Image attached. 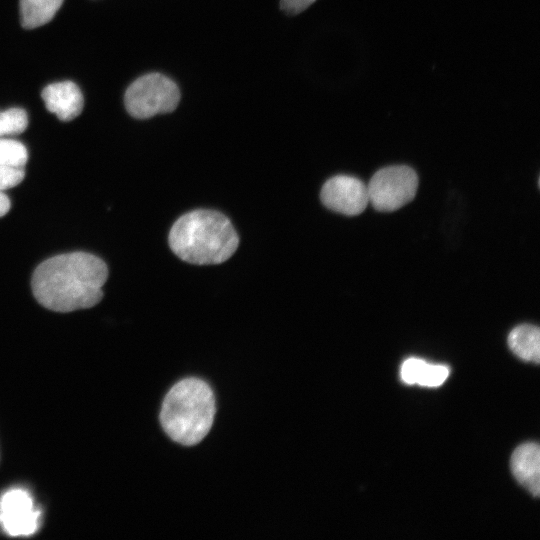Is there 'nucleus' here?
<instances>
[{
    "label": "nucleus",
    "instance_id": "nucleus-1",
    "mask_svg": "<svg viewBox=\"0 0 540 540\" xmlns=\"http://www.w3.org/2000/svg\"><path fill=\"white\" fill-rule=\"evenodd\" d=\"M108 277L106 263L85 252L51 257L34 271L31 287L36 300L55 312L93 307L103 297Z\"/></svg>",
    "mask_w": 540,
    "mask_h": 540
},
{
    "label": "nucleus",
    "instance_id": "nucleus-2",
    "mask_svg": "<svg viewBox=\"0 0 540 540\" xmlns=\"http://www.w3.org/2000/svg\"><path fill=\"white\" fill-rule=\"evenodd\" d=\"M168 243L181 260L195 265H215L228 260L237 250L239 237L222 213L198 209L178 218Z\"/></svg>",
    "mask_w": 540,
    "mask_h": 540
},
{
    "label": "nucleus",
    "instance_id": "nucleus-3",
    "mask_svg": "<svg viewBox=\"0 0 540 540\" xmlns=\"http://www.w3.org/2000/svg\"><path fill=\"white\" fill-rule=\"evenodd\" d=\"M216 402L210 385L196 377L176 382L166 393L159 414L160 424L174 442L193 446L210 432Z\"/></svg>",
    "mask_w": 540,
    "mask_h": 540
},
{
    "label": "nucleus",
    "instance_id": "nucleus-4",
    "mask_svg": "<svg viewBox=\"0 0 540 540\" xmlns=\"http://www.w3.org/2000/svg\"><path fill=\"white\" fill-rule=\"evenodd\" d=\"M181 98L177 84L169 77L153 72L137 78L124 95L127 112L136 119L173 112Z\"/></svg>",
    "mask_w": 540,
    "mask_h": 540
},
{
    "label": "nucleus",
    "instance_id": "nucleus-5",
    "mask_svg": "<svg viewBox=\"0 0 540 540\" xmlns=\"http://www.w3.org/2000/svg\"><path fill=\"white\" fill-rule=\"evenodd\" d=\"M418 176L406 165L384 167L367 184L369 203L381 212H392L409 203L416 195Z\"/></svg>",
    "mask_w": 540,
    "mask_h": 540
},
{
    "label": "nucleus",
    "instance_id": "nucleus-6",
    "mask_svg": "<svg viewBox=\"0 0 540 540\" xmlns=\"http://www.w3.org/2000/svg\"><path fill=\"white\" fill-rule=\"evenodd\" d=\"M323 205L347 216L361 214L369 204L367 185L349 175H336L328 179L320 192Z\"/></svg>",
    "mask_w": 540,
    "mask_h": 540
},
{
    "label": "nucleus",
    "instance_id": "nucleus-7",
    "mask_svg": "<svg viewBox=\"0 0 540 540\" xmlns=\"http://www.w3.org/2000/svg\"><path fill=\"white\" fill-rule=\"evenodd\" d=\"M40 511L30 494L20 488L5 492L0 498V525L11 536H28L39 526Z\"/></svg>",
    "mask_w": 540,
    "mask_h": 540
},
{
    "label": "nucleus",
    "instance_id": "nucleus-8",
    "mask_svg": "<svg viewBox=\"0 0 540 540\" xmlns=\"http://www.w3.org/2000/svg\"><path fill=\"white\" fill-rule=\"evenodd\" d=\"M41 96L48 111L62 121L73 120L83 110L82 92L72 81L49 84L43 89Z\"/></svg>",
    "mask_w": 540,
    "mask_h": 540
},
{
    "label": "nucleus",
    "instance_id": "nucleus-9",
    "mask_svg": "<svg viewBox=\"0 0 540 540\" xmlns=\"http://www.w3.org/2000/svg\"><path fill=\"white\" fill-rule=\"evenodd\" d=\"M515 479L533 496L540 494V448L536 443H525L515 449L510 461Z\"/></svg>",
    "mask_w": 540,
    "mask_h": 540
},
{
    "label": "nucleus",
    "instance_id": "nucleus-10",
    "mask_svg": "<svg viewBox=\"0 0 540 540\" xmlns=\"http://www.w3.org/2000/svg\"><path fill=\"white\" fill-rule=\"evenodd\" d=\"M400 375L406 384L437 387L447 379L449 368L445 365L431 364L422 359L409 358L403 362Z\"/></svg>",
    "mask_w": 540,
    "mask_h": 540
},
{
    "label": "nucleus",
    "instance_id": "nucleus-11",
    "mask_svg": "<svg viewBox=\"0 0 540 540\" xmlns=\"http://www.w3.org/2000/svg\"><path fill=\"white\" fill-rule=\"evenodd\" d=\"M508 345L519 358L539 363L540 330L537 326L522 324L515 327L509 333Z\"/></svg>",
    "mask_w": 540,
    "mask_h": 540
},
{
    "label": "nucleus",
    "instance_id": "nucleus-12",
    "mask_svg": "<svg viewBox=\"0 0 540 540\" xmlns=\"http://www.w3.org/2000/svg\"><path fill=\"white\" fill-rule=\"evenodd\" d=\"M64 0H20L21 24L34 29L50 22Z\"/></svg>",
    "mask_w": 540,
    "mask_h": 540
},
{
    "label": "nucleus",
    "instance_id": "nucleus-13",
    "mask_svg": "<svg viewBox=\"0 0 540 540\" xmlns=\"http://www.w3.org/2000/svg\"><path fill=\"white\" fill-rule=\"evenodd\" d=\"M28 161V151L17 140L0 137V164L24 168Z\"/></svg>",
    "mask_w": 540,
    "mask_h": 540
},
{
    "label": "nucleus",
    "instance_id": "nucleus-14",
    "mask_svg": "<svg viewBox=\"0 0 540 540\" xmlns=\"http://www.w3.org/2000/svg\"><path fill=\"white\" fill-rule=\"evenodd\" d=\"M28 126V115L19 107L0 111V137L18 135Z\"/></svg>",
    "mask_w": 540,
    "mask_h": 540
},
{
    "label": "nucleus",
    "instance_id": "nucleus-15",
    "mask_svg": "<svg viewBox=\"0 0 540 540\" xmlns=\"http://www.w3.org/2000/svg\"><path fill=\"white\" fill-rule=\"evenodd\" d=\"M25 177V168L0 164V191L17 186Z\"/></svg>",
    "mask_w": 540,
    "mask_h": 540
},
{
    "label": "nucleus",
    "instance_id": "nucleus-16",
    "mask_svg": "<svg viewBox=\"0 0 540 540\" xmlns=\"http://www.w3.org/2000/svg\"><path fill=\"white\" fill-rule=\"evenodd\" d=\"M316 0H280V9L287 15H297L307 9Z\"/></svg>",
    "mask_w": 540,
    "mask_h": 540
},
{
    "label": "nucleus",
    "instance_id": "nucleus-17",
    "mask_svg": "<svg viewBox=\"0 0 540 540\" xmlns=\"http://www.w3.org/2000/svg\"><path fill=\"white\" fill-rule=\"evenodd\" d=\"M10 206L11 204H10L9 198L4 192L0 191V217L7 214V212L10 209Z\"/></svg>",
    "mask_w": 540,
    "mask_h": 540
}]
</instances>
